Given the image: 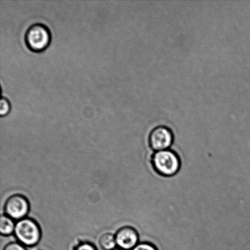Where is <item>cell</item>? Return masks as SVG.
<instances>
[{"label": "cell", "instance_id": "9c48e42d", "mask_svg": "<svg viewBox=\"0 0 250 250\" xmlns=\"http://www.w3.org/2000/svg\"><path fill=\"white\" fill-rule=\"evenodd\" d=\"M11 108V104L7 97L2 96L0 100V114L1 116L6 115Z\"/></svg>", "mask_w": 250, "mask_h": 250}, {"label": "cell", "instance_id": "3957f363", "mask_svg": "<svg viewBox=\"0 0 250 250\" xmlns=\"http://www.w3.org/2000/svg\"><path fill=\"white\" fill-rule=\"evenodd\" d=\"M15 235L19 243L24 246L33 247L40 241L41 231L39 225L28 218L19 220L16 224Z\"/></svg>", "mask_w": 250, "mask_h": 250}, {"label": "cell", "instance_id": "8fae6325", "mask_svg": "<svg viewBox=\"0 0 250 250\" xmlns=\"http://www.w3.org/2000/svg\"><path fill=\"white\" fill-rule=\"evenodd\" d=\"M3 250H26L23 244L19 242H11L4 247Z\"/></svg>", "mask_w": 250, "mask_h": 250}, {"label": "cell", "instance_id": "277c9868", "mask_svg": "<svg viewBox=\"0 0 250 250\" xmlns=\"http://www.w3.org/2000/svg\"><path fill=\"white\" fill-rule=\"evenodd\" d=\"M173 139V133L170 127L165 125H159L154 127L149 133V146L155 152L166 150L170 148Z\"/></svg>", "mask_w": 250, "mask_h": 250}, {"label": "cell", "instance_id": "8992f818", "mask_svg": "<svg viewBox=\"0 0 250 250\" xmlns=\"http://www.w3.org/2000/svg\"><path fill=\"white\" fill-rule=\"evenodd\" d=\"M117 246L122 250H131L139 243V234L136 229L130 227L120 229L116 234Z\"/></svg>", "mask_w": 250, "mask_h": 250}, {"label": "cell", "instance_id": "ba28073f", "mask_svg": "<svg viewBox=\"0 0 250 250\" xmlns=\"http://www.w3.org/2000/svg\"><path fill=\"white\" fill-rule=\"evenodd\" d=\"M100 246L104 250H114L117 246L116 236L111 233H105L100 237Z\"/></svg>", "mask_w": 250, "mask_h": 250}, {"label": "cell", "instance_id": "6da1fadb", "mask_svg": "<svg viewBox=\"0 0 250 250\" xmlns=\"http://www.w3.org/2000/svg\"><path fill=\"white\" fill-rule=\"evenodd\" d=\"M151 163L157 173L166 177L175 175L181 167L178 154L170 149L155 152L152 156Z\"/></svg>", "mask_w": 250, "mask_h": 250}, {"label": "cell", "instance_id": "52a82bcc", "mask_svg": "<svg viewBox=\"0 0 250 250\" xmlns=\"http://www.w3.org/2000/svg\"><path fill=\"white\" fill-rule=\"evenodd\" d=\"M16 224L14 220L6 214L1 215L0 219V232L4 236H9L14 232Z\"/></svg>", "mask_w": 250, "mask_h": 250}, {"label": "cell", "instance_id": "4fadbf2b", "mask_svg": "<svg viewBox=\"0 0 250 250\" xmlns=\"http://www.w3.org/2000/svg\"><path fill=\"white\" fill-rule=\"evenodd\" d=\"M114 250H122L121 249H115Z\"/></svg>", "mask_w": 250, "mask_h": 250}, {"label": "cell", "instance_id": "7c38bea8", "mask_svg": "<svg viewBox=\"0 0 250 250\" xmlns=\"http://www.w3.org/2000/svg\"><path fill=\"white\" fill-rule=\"evenodd\" d=\"M75 250H97V249L91 244L83 243L78 245Z\"/></svg>", "mask_w": 250, "mask_h": 250}, {"label": "cell", "instance_id": "30bf717a", "mask_svg": "<svg viewBox=\"0 0 250 250\" xmlns=\"http://www.w3.org/2000/svg\"><path fill=\"white\" fill-rule=\"evenodd\" d=\"M131 250H158V249L153 244L148 243V242H142V243H139Z\"/></svg>", "mask_w": 250, "mask_h": 250}, {"label": "cell", "instance_id": "5b68a950", "mask_svg": "<svg viewBox=\"0 0 250 250\" xmlns=\"http://www.w3.org/2000/svg\"><path fill=\"white\" fill-rule=\"evenodd\" d=\"M5 213L12 219H24L29 210V203L26 197L21 195H14L7 200L4 205Z\"/></svg>", "mask_w": 250, "mask_h": 250}, {"label": "cell", "instance_id": "7a4b0ae2", "mask_svg": "<svg viewBox=\"0 0 250 250\" xmlns=\"http://www.w3.org/2000/svg\"><path fill=\"white\" fill-rule=\"evenodd\" d=\"M24 42L29 50L35 52L45 50L50 43L51 34L50 29L42 23H34L26 29Z\"/></svg>", "mask_w": 250, "mask_h": 250}]
</instances>
